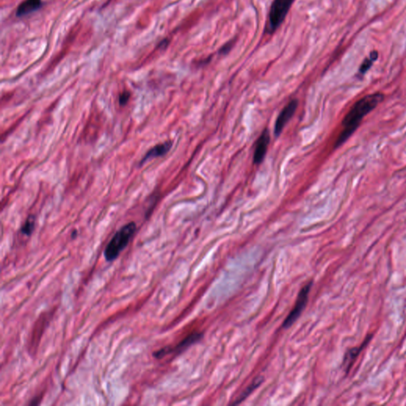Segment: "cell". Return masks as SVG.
Segmentation results:
<instances>
[{
	"label": "cell",
	"mask_w": 406,
	"mask_h": 406,
	"mask_svg": "<svg viewBox=\"0 0 406 406\" xmlns=\"http://www.w3.org/2000/svg\"><path fill=\"white\" fill-rule=\"evenodd\" d=\"M42 5V0H25L16 10L17 17L26 16L27 14L38 10Z\"/></svg>",
	"instance_id": "30bf717a"
},
{
	"label": "cell",
	"mask_w": 406,
	"mask_h": 406,
	"mask_svg": "<svg viewBox=\"0 0 406 406\" xmlns=\"http://www.w3.org/2000/svg\"><path fill=\"white\" fill-rule=\"evenodd\" d=\"M313 282H309L306 285L302 287V289L300 291L298 296H297V301L295 303V307L291 310L289 315L287 316L285 321L283 322V328L291 327L298 318L299 316L305 309V305L307 303L308 297H309V292L311 290Z\"/></svg>",
	"instance_id": "277c9868"
},
{
	"label": "cell",
	"mask_w": 406,
	"mask_h": 406,
	"mask_svg": "<svg viewBox=\"0 0 406 406\" xmlns=\"http://www.w3.org/2000/svg\"><path fill=\"white\" fill-rule=\"evenodd\" d=\"M370 339H371V335H368L367 339H365V341H364L363 344H361L360 347L349 349L348 352L345 354V356H344V368H345V370H347V372L350 370L351 367L353 365L354 362L356 361V358L360 355V352L368 345Z\"/></svg>",
	"instance_id": "9c48e42d"
},
{
	"label": "cell",
	"mask_w": 406,
	"mask_h": 406,
	"mask_svg": "<svg viewBox=\"0 0 406 406\" xmlns=\"http://www.w3.org/2000/svg\"><path fill=\"white\" fill-rule=\"evenodd\" d=\"M202 335L201 333H193L191 335H188L186 339H184L182 342H180V344L175 347V348H170V347H166V348H161L157 352H155L153 353V356L156 359H161L167 356L168 354L171 353L172 352H182L183 350L186 349L189 346L194 344L195 342L198 341L199 339L202 338Z\"/></svg>",
	"instance_id": "8992f818"
},
{
	"label": "cell",
	"mask_w": 406,
	"mask_h": 406,
	"mask_svg": "<svg viewBox=\"0 0 406 406\" xmlns=\"http://www.w3.org/2000/svg\"><path fill=\"white\" fill-rule=\"evenodd\" d=\"M137 230V225L134 221L125 224L112 237L106 247L104 257L107 261L111 262L119 257L120 253L125 249Z\"/></svg>",
	"instance_id": "7a4b0ae2"
},
{
	"label": "cell",
	"mask_w": 406,
	"mask_h": 406,
	"mask_svg": "<svg viewBox=\"0 0 406 406\" xmlns=\"http://www.w3.org/2000/svg\"><path fill=\"white\" fill-rule=\"evenodd\" d=\"M262 382H263V378H256V379L253 381V383L251 384L250 386H248V387L245 389V391H243V392L241 393V395H240L239 398H237V400L233 403V405L240 404L241 402L245 400V398H248V397L250 395L251 393H253Z\"/></svg>",
	"instance_id": "8fae6325"
},
{
	"label": "cell",
	"mask_w": 406,
	"mask_h": 406,
	"mask_svg": "<svg viewBox=\"0 0 406 406\" xmlns=\"http://www.w3.org/2000/svg\"><path fill=\"white\" fill-rule=\"evenodd\" d=\"M35 227V218L34 216L29 217L21 228V232L26 236H31Z\"/></svg>",
	"instance_id": "7c38bea8"
},
{
	"label": "cell",
	"mask_w": 406,
	"mask_h": 406,
	"mask_svg": "<svg viewBox=\"0 0 406 406\" xmlns=\"http://www.w3.org/2000/svg\"><path fill=\"white\" fill-rule=\"evenodd\" d=\"M383 99L384 95L378 92L366 95L358 100L342 121L343 130L335 142V147L342 146L357 130L362 120L377 108Z\"/></svg>",
	"instance_id": "6da1fadb"
},
{
	"label": "cell",
	"mask_w": 406,
	"mask_h": 406,
	"mask_svg": "<svg viewBox=\"0 0 406 406\" xmlns=\"http://www.w3.org/2000/svg\"><path fill=\"white\" fill-rule=\"evenodd\" d=\"M172 147V142H170V141L169 142H164V143L156 145V146L152 148L149 151H148L147 153L145 155L143 159L141 160L140 164L142 165V164H145L148 160H152V159H154V158L164 156V155H166V154L169 152Z\"/></svg>",
	"instance_id": "ba28073f"
},
{
	"label": "cell",
	"mask_w": 406,
	"mask_h": 406,
	"mask_svg": "<svg viewBox=\"0 0 406 406\" xmlns=\"http://www.w3.org/2000/svg\"><path fill=\"white\" fill-rule=\"evenodd\" d=\"M373 61H374V60H372L370 57L369 59H366L364 63L362 64L361 67L360 69V73L361 74H365L371 67L372 65H373Z\"/></svg>",
	"instance_id": "4fadbf2b"
},
{
	"label": "cell",
	"mask_w": 406,
	"mask_h": 406,
	"mask_svg": "<svg viewBox=\"0 0 406 406\" xmlns=\"http://www.w3.org/2000/svg\"><path fill=\"white\" fill-rule=\"evenodd\" d=\"M297 106H298V101L297 99H293L286 106L285 108H283L281 113H279L275 121V129H274L275 137H279L281 134L287 122L295 114Z\"/></svg>",
	"instance_id": "5b68a950"
},
{
	"label": "cell",
	"mask_w": 406,
	"mask_h": 406,
	"mask_svg": "<svg viewBox=\"0 0 406 406\" xmlns=\"http://www.w3.org/2000/svg\"><path fill=\"white\" fill-rule=\"evenodd\" d=\"M76 236H77V231L75 230V231H74V232H73V236H72V237H73V238H75V237H76Z\"/></svg>",
	"instance_id": "9a60e30c"
},
{
	"label": "cell",
	"mask_w": 406,
	"mask_h": 406,
	"mask_svg": "<svg viewBox=\"0 0 406 406\" xmlns=\"http://www.w3.org/2000/svg\"><path fill=\"white\" fill-rule=\"evenodd\" d=\"M270 140L271 138H270L268 130H263L261 135L259 136V139L257 140V146L255 148L254 156H253V161L255 164H260L264 160L267 148H268L269 143H270Z\"/></svg>",
	"instance_id": "52a82bcc"
},
{
	"label": "cell",
	"mask_w": 406,
	"mask_h": 406,
	"mask_svg": "<svg viewBox=\"0 0 406 406\" xmlns=\"http://www.w3.org/2000/svg\"><path fill=\"white\" fill-rule=\"evenodd\" d=\"M295 0H274L269 12L267 31L273 33L283 23Z\"/></svg>",
	"instance_id": "3957f363"
},
{
	"label": "cell",
	"mask_w": 406,
	"mask_h": 406,
	"mask_svg": "<svg viewBox=\"0 0 406 406\" xmlns=\"http://www.w3.org/2000/svg\"><path fill=\"white\" fill-rule=\"evenodd\" d=\"M130 98V93L129 91H124L123 93H121L119 96V103L120 105L125 106L129 101Z\"/></svg>",
	"instance_id": "5bb4252c"
}]
</instances>
